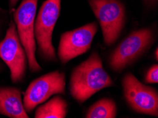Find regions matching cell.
Segmentation results:
<instances>
[{
    "label": "cell",
    "mask_w": 158,
    "mask_h": 118,
    "mask_svg": "<svg viewBox=\"0 0 158 118\" xmlns=\"http://www.w3.org/2000/svg\"><path fill=\"white\" fill-rule=\"evenodd\" d=\"M97 52L76 67L70 76V91L73 98L82 103L102 89L114 86Z\"/></svg>",
    "instance_id": "cell-1"
},
{
    "label": "cell",
    "mask_w": 158,
    "mask_h": 118,
    "mask_svg": "<svg viewBox=\"0 0 158 118\" xmlns=\"http://www.w3.org/2000/svg\"><path fill=\"white\" fill-rule=\"evenodd\" d=\"M99 21L105 45L111 46L116 42L126 23V13L120 0H88Z\"/></svg>",
    "instance_id": "cell-2"
},
{
    "label": "cell",
    "mask_w": 158,
    "mask_h": 118,
    "mask_svg": "<svg viewBox=\"0 0 158 118\" xmlns=\"http://www.w3.org/2000/svg\"><path fill=\"white\" fill-rule=\"evenodd\" d=\"M61 9V0H45L38 11L34 23V35L38 53L47 61L56 60L52 45V33Z\"/></svg>",
    "instance_id": "cell-3"
},
{
    "label": "cell",
    "mask_w": 158,
    "mask_h": 118,
    "mask_svg": "<svg viewBox=\"0 0 158 118\" xmlns=\"http://www.w3.org/2000/svg\"><path fill=\"white\" fill-rule=\"evenodd\" d=\"M155 40L154 32L150 28L133 31L124 39L112 52L109 65L112 70L121 72L145 54Z\"/></svg>",
    "instance_id": "cell-4"
},
{
    "label": "cell",
    "mask_w": 158,
    "mask_h": 118,
    "mask_svg": "<svg viewBox=\"0 0 158 118\" xmlns=\"http://www.w3.org/2000/svg\"><path fill=\"white\" fill-rule=\"evenodd\" d=\"M38 0H22L14 14V21L21 45L24 48L28 64L31 72L42 70L35 57L36 42L34 23Z\"/></svg>",
    "instance_id": "cell-5"
},
{
    "label": "cell",
    "mask_w": 158,
    "mask_h": 118,
    "mask_svg": "<svg viewBox=\"0 0 158 118\" xmlns=\"http://www.w3.org/2000/svg\"><path fill=\"white\" fill-rule=\"evenodd\" d=\"M122 86L124 98L131 109L140 114L158 116V94L156 89L141 83L131 73L124 76Z\"/></svg>",
    "instance_id": "cell-6"
},
{
    "label": "cell",
    "mask_w": 158,
    "mask_h": 118,
    "mask_svg": "<svg viewBox=\"0 0 158 118\" xmlns=\"http://www.w3.org/2000/svg\"><path fill=\"white\" fill-rule=\"evenodd\" d=\"M65 74L59 71L50 72L38 77L29 84L23 96L26 112H31L38 105L56 94L65 93Z\"/></svg>",
    "instance_id": "cell-7"
},
{
    "label": "cell",
    "mask_w": 158,
    "mask_h": 118,
    "mask_svg": "<svg viewBox=\"0 0 158 118\" xmlns=\"http://www.w3.org/2000/svg\"><path fill=\"white\" fill-rule=\"evenodd\" d=\"M0 58L9 67L13 83H19L24 79L27 68V56L14 22L9 24L4 39L0 42Z\"/></svg>",
    "instance_id": "cell-8"
},
{
    "label": "cell",
    "mask_w": 158,
    "mask_h": 118,
    "mask_svg": "<svg viewBox=\"0 0 158 118\" xmlns=\"http://www.w3.org/2000/svg\"><path fill=\"white\" fill-rule=\"evenodd\" d=\"M97 31V24L93 22L63 33L57 52L61 63L66 64L75 57L86 53L92 46Z\"/></svg>",
    "instance_id": "cell-9"
},
{
    "label": "cell",
    "mask_w": 158,
    "mask_h": 118,
    "mask_svg": "<svg viewBox=\"0 0 158 118\" xmlns=\"http://www.w3.org/2000/svg\"><path fill=\"white\" fill-rule=\"evenodd\" d=\"M0 114L11 118H28L18 88H0Z\"/></svg>",
    "instance_id": "cell-10"
},
{
    "label": "cell",
    "mask_w": 158,
    "mask_h": 118,
    "mask_svg": "<svg viewBox=\"0 0 158 118\" xmlns=\"http://www.w3.org/2000/svg\"><path fill=\"white\" fill-rule=\"evenodd\" d=\"M67 113L68 103L63 98L55 96L37 108L35 118H64Z\"/></svg>",
    "instance_id": "cell-11"
},
{
    "label": "cell",
    "mask_w": 158,
    "mask_h": 118,
    "mask_svg": "<svg viewBox=\"0 0 158 118\" xmlns=\"http://www.w3.org/2000/svg\"><path fill=\"white\" fill-rule=\"evenodd\" d=\"M117 114L116 103L111 98H102L87 110L86 118H115Z\"/></svg>",
    "instance_id": "cell-12"
},
{
    "label": "cell",
    "mask_w": 158,
    "mask_h": 118,
    "mask_svg": "<svg viewBox=\"0 0 158 118\" xmlns=\"http://www.w3.org/2000/svg\"><path fill=\"white\" fill-rule=\"evenodd\" d=\"M145 81L148 83H158V66L157 64H153L147 71L145 75Z\"/></svg>",
    "instance_id": "cell-13"
},
{
    "label": "cell",
    "mask_w": 158,
    "mask_h": 118,
    "mask_svg": "<svg viewBox=\"0 0 158 118\" xmlns=\"http://www.w3.org/2000/svg\"><path fill=\"white\" fill-rule=\"evenodd\" d=\"M145 4L148 6H154L155 4H157V0H143Z\"/></svg>",
    "instance_id": "cell-14"
},
{
    "label": "cell",
    "mask_w": 158,
    "mask_h": 118,
    "mask_svg": "<svg viewBox=\"0 0 158 118\" xmlns=\"http://www.w3.org/2000/svg\"><path fill=\"white\" fill-rule=\"evenodd\" d=\"M19 0H9V6L11 9H13L14 7L17 4Z\"/></svg>",
    "instance_id": "cell-15"
},
{
    "label": "cell",
    "mask_w": 158,
    "mask_h": 118,
    "mask_svg": "<svg viewBox=\"0 0 158 118\" xmlns=\"http://www.w3.org/2000/svg\"><path fill=\"white\" fill-rule=\"evenodd\" d=\"M157 52H158V50H157V48H156V50H155V58H156V59H157V58H158Z\"/></svg>",
    "instance_id": "cell-16"
},
{
    "label": "cell",
    "mask_w": 158,
    "mask_h": 118,
    "mask_svg": "<svg viewBox=\"0 0 158 118\" xmlns=\"http://www.w3.org/2000/svg\"><path fill=\"white\" fill-rule=\"evenodd\" d=\"M1 69H2V64H0V70H1Z\"/></svg>",
    "instance_id": "cell-17"
}]
</instances>
